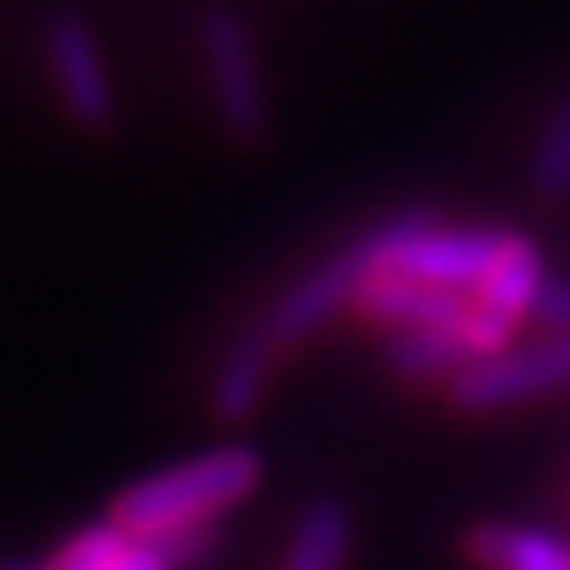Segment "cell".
<instances>
[{
  "label": "cell",
  "mask_w": 570,
  "mask_h": 570,
  "mask_svg": "<svg viewBox=\"0 0 570 570\" xmlns=\"http://www.w3.org/2000/svg\"><path fill=\"white\" fill-rule=\"evenodd\" d=\"M262 485V456L253 448H214L205 456L176 461V466L142 475L110 504L119 532L142 542H167L195 528H219L224 513L253 499Z\"/></svg>",
  "instance_id": "6da1fadb"
},
{
  "label": "cell",
  "mask_w": 570,
  "mask_h": 570,
  "mask_svg": "<svg viewBox=\"0 0 570 570\" xmlns=\"http://www.w3.org/2000/svg\"><path fill=\"white\" fill-rule=\"evenodd\" d=\"M190 43L209 115L219 119L224 138H234L238 148H257V142L272 138V81H266L253 24L234 6L209 0V6L195 10Z\"/></svg>",
  "instance_id": "7a4b0ae2"
},
{
  "label": "cell",
  "mask_w": 570,
  "mask_h": 570,
  "mask_svg": "<svg viewBox=\"0 0 570 570\" xmlns=\"http://www.w3.org/2000/svg\"><path fill=\"white\" fill-rule=\"evenodd\" d=\"M39 62L43 81L71 129L105 138L119 124V91L110 77V58L100 48V33L81 10L48 6L39 14Z\"/></svg>",
  "instance_id": "3957f363"
},
{
  "label": "cell",
  "mask_w": 570,
  "mask_h": 570,
  "mask_svg": "<svg viewBox=\"0 0 570 570\" xmlns=\"http://www.w3.org/2000/svg\"><path fill=\"white\" fill-rule=\"evenodd\" d=\"M561 390H570V333L504 347L485 362L456 371L452 381H442V404L456 414H499V409H519L561 395Z\"/></svg>",
  "instance_id": "277c9868"
},
{
  "label": "cell",
  "mask_w": 570,
  "mask_h": 570,
  "mask_svg": "<svg viewBox=\"0 0 570 570\" xmlns=\"http://www.w3.org/2000/svg\"><path fill=\"white\" fill-rule=\"evenodd\" d=\"M352 509L337 494H318L299 509L276 570H347L352 566Z\"/></svg>",
  "instance_id": "5b68a950"
},
{
  "label": "cell",
  "mask_w": 570,
  "mask_h": 570,
  "mask_svg": "<svg viewBox=\"0 0 570 570\" xmlns=\"http://www.w3.org/2000/svg\"><path fill=\"white\" fill-rule=\"evenodd\" d=\"M39 570H181L167 542H142L119 532L110 519L81 528L52 551Z\"/></svg>",
  "instance_id": "8992f818"
},
{
  "label": "cell",
  "mask_w": 570,
  "mask_h": 570,
  "mask_svg": "<svg viewBox=\"0 0 570 570\" xmlns=\"http://www.w3.org/2000/svg\"><path fill=\"white\" fill-rule=\"evenodd\" d=\"M276 366L281 362L272 352H262L253 337L238 333L234 343L224 347L219 362H214V371H209V409H214V419H224V423L253 419L262 409V400H266V390H272Z\"/></svg>",
  "instance_id": "52a82bcc"
},
{
  "label": "cell",
  "mask_w": 570,
  "mask_h": 570,
  "mask_svg": "<svg viewBox=\"0 0 570 570\" xmlns=\"http://www.w3.org/2000/svg\"><path fill=\"white\" fill-rule=\"evenodd\" d=\"M461 551L480 570H570V547L523 523H475Z\"/></svg>",
  "instance_id": "ba28073f"
},
{
  "label": "cell",
  "mask_w": 570,
  "mask_h": 570,
  "mask_svg": "<svg viewBox=\"0 0 570 570\" xmlns=\"http://www.w3.org/2000/svg\"><path fill=\"white\" fill-rule=\"evenodd\" d=\"M528 186L542 205L570 200V91L542 119L538 142H532V157H528Z\"/></svg>",
  "instance_id": "9c48e42d"
},
{
  "label": "cell",
  "mask_w": 570,
  "mask_h": 570,
  "mask_svg": "<svg viewBox=\"0 0 570 570\" xmlns=\"http://www.w3.org/2000/svg\"><path fill=\"white\" fill-rule=\"evenodd\" d=\"M542 337H566L570 333V281L566 276H547L538 291V305H532V318Z\"/></svg>",
  "instance_id": "30bf717a"
}]
</instances>
